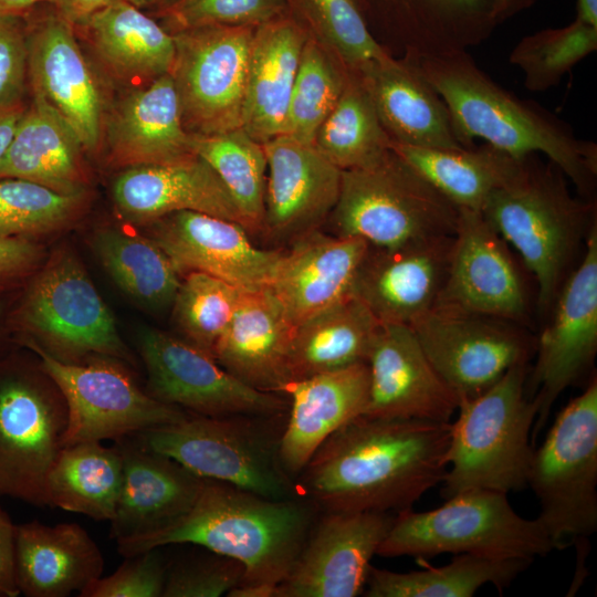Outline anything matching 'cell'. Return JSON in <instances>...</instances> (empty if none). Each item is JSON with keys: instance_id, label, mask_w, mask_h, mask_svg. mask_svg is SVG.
<instances>
[{"instance_id": "cell-4", "label": "cell", "mask_w": 597, "mask_h": 597, "mask_svg": "<svg viewBox=\"0 0 597 597\" xmlns=\"http://www.w3.org/2000/svg\"><path fill=\"white\" fill-rule=\"evenodd\" d=\"M567 180L552 161L528 155L521 171L481 209L534 275L542 313L552 312L566 270L596 221L595 202L575 197Z\"/></svg>"}, {"instance_id": "cell-55", "label": "cell", "mask_w": 597, "mask_h": 597, "mask_svg": "<svg viewBox=\"0 0 597 597\" xmlns=\"http://www.w3.org/2000/svg\"><path fill=\"white\" fill-rule=\"evenodd\" d=\"M24 109L21 103L0 109V163L12 142Z\"/></svg>"}, {"instance_id": "cell-56", "label": "cell", "mask_w": 597, "mask_h": 597, "mask_svg": "<svg viewBox=\"0 0 597 597\" xmlns=\"http://www.w3.org/2000/svg\"><path fill=\"white\" fill-rule=\"evenodd\" d=\"M537 0H494V10L498 24L530 9Z\"/></svg>"}, {"instance_id": "cell-24", "label": "cell", "mask_w": 597, "mask_h": 597, "mask_svg": "<svg viewBox=\"0 0 597 597\" xmlns=\"http://www.w3.org/2000/svg\"><path fill=\"white\" fill-rule=\"evenodd\" d=\"M453 234L394 249L369 245L353 296L380 324L410 326L436 305L447 276Z\"/></svg>"}, {"instance_id": "cell-25", "label": "cell", "mask_w": 597, "mask_h": 597, "mask_svg": "<svg viewBox=\"0 0 597 597\" xmlns=\"http://www.w3.org/2000/svg\"><path fill=\"white\" fill-rule=\"evenodd\" d=\"M391 142L399 145L460 149L450 111L413 56H387L356 72Z\"/></svg>"}, {"instance_id": "cell-12", "label": "cell", "mask_w": 597, "mask_h": 597, "mask_svg": "<svg viewBox=\"0 0 597 597\" xmlns=\"http://www.w3.org/2000/svg\"><path fill=\"white\" fill-rule=\"evenodd\" d=\"M40 360L67 407L64 447L121 440L178 422L190 413L142 390L121 359L94 355L81 363L56 359L31 341H20Z\"/></svg>"}, {"instance_id": "cell-52", "label": "cell", "mask_w": 597, "mask_h": 597, "mask_svg": "<svg viewBox=\"0 0 597 597\" xmlns=\"http://www.w3.org/2000/svg\"><path fill=\"white\" fill-rule=\"evenodd\" d=\"M42 259L43 250L33 239L0 235V295L28 281Z\"/></svg>"}, {"instance_id": "cell-16", "label": "cell", "mask_w": 597, "mask_h": 597, "mask_svg": "<svg viewBox=\"0 0 597 597\" xmlns=\"http://www.w3.org/2000/svg\"><path fill=\"white\" fill-rule=\"evenodd\" d=\"M553 317L538 338L530 376L537 406L533 434L543 428L553 404L591 366L597 350V222L591 226L579 265L563 283Z\"/></svg>"}, {"instance_id": "cell-15", "label": "cell", "mask_w": 597, "mask_h": 597, "mask_svg": "<svg viewBox=\"0 0 597 597\" xmlns=\"http://www.w3.org/2000/svg\"><path fill=\"white\" fill-rule=\"evenodd\" d=\"M139 352L148 375L147 394L192 415H277L289 400L258 390L227 371L218 362L186 341L146 328Z\"/></svg>"}, {"instance_id": "cell-58", "label": "cell", "mask_w": 597, "mask_h": 597, "mask_svg": "<svg viewBox=\"0 0 597 597\" xmlns=\"http://www.w3.org/2000/svg\"><path fill=\"white\" fill-rule=\"evenodd\" d=\"M275 586H259L241 584L231 589L228 597H275Z\"/></svg>"}, {"instance_id": "cell-51", "label": "cell", "mask_w": 597, "mask_h": 597, "mask_svg": "<svg viewBox=\"0 0 597 597\" xmlns=\"http://www.w3.org/2000/svg\"><path fill=\"white\" fill-rule=\"evenodd\" d=\"M27 81V27L21 17H0V109L21 103Z\"/></svg>"}, {"instance_id": "cell-32", "label": "cell", "mask_w": 597, "mask_h": 597, "mask_svg": "<svg viewBox=\"0 0 597 597\" xmlns=\"http://www.w3.org/2000/svg\"><path fill=\"white\" fill-rule=\"evenodd\" d=\"M307 38L308 32L290 11L254 29L241 127L261 144L285 133Z\"/></svg>"}, {"instance_id": "cell-37", "label": "cell", "mask_w": 597, "mask_h": 597, "mask_svg": "<svg viewBox=\"0 0 597 597\" xmlns=\"http://www.w3.org/2000/svg\"><path fill=\"white\" fill-rule=\"evenodd\" d=\"M391 149L419 171L458 208L481 211L495 190L522 169L516 158L490 145L460 149H436L391 144Z\"/></svg>"}, {"instance_id": "cell-28", "label": "cell", "mask_w": 597, "mask_h": 597, "mask_svg": "<svg viewBox=\"0 0 597 597\" xmlns=\"http://www.w3.org/2000/svg\"><path fill=\"white\" fill-rule=\"evenodd\" d=\"M103 137L111 163L124 169L196 155L169 73L126 92L105 113Z\"/></svg>"}, {"instance_id": "cell-59", "label": "cell", "mask_w": 597, "mask_h": 597, "mask_svg": "<svg viewBox=\"0 0 597 597\" xmlns=\"http://www.w3.org/2000/svg\"><path fill=\"white\" fill-rule=\"evenodd\" d=\"M576 18L597 27V0H576Z\"/></svg>"}, {"instance_id": "cell-23", "label": "cell", "mask_w": 597, "mask_h": 597, "mask_svg": "<svg viewBox=\"0 0 597 597\" xmlns=\"http://www.w3.org/2000/svg\"><path fill=\"white\" fill-rule=\"evenodd\" d=\"M263 147L268 172L262 232L292 243L328 219L338 199L342 170L313 144L289 135L276 136Z\"/></svg>"}, {"instance_id": "cell-31", "label": "cell", "mask_w": 597, "mask_h": 597, "mask_svg": "<svg viewBox=\"0 0 597 597\" xmlns=\"http://www.w3.org/2000/svg\"><path fill=\"white\" fill-rule=\"evenodd\" d=\"M294 328L269 286L241 291L214 359L242 383L261 391L282 394L289 384Z\"/></svg>"}, {"instance_id": "cell-19", "label": "cell", "mask_w": 597, "mask_h": 597, "mask_svg": "<svg viewBox=\"0 0 597 597\" xmlns=\"http://www.w3.org/2000/svg\"><path fill=\"white\" fill-rule=\"evenodd\" d=\"M150 224V237L179 274L202 272L241 291L269 286L283 252L255 247L239 222L178 211Z\"/></svg>"}, {"instance_id": "cell-9", "label": "cell", "mask_w": 597, "mask_h": 597, "mask_svg": "<svg viewBox=\"0 0 597 597\" xmlns=\"http://www.w3.org/2000/svg\"><path fill=\"white\" fill-rule=\"evenodd\" d=\"M15 342L31 341L59 360L94 355L132 362L114 318L77 259L59 251L27 283L8 317Z\"/></svg>"}, {"instance_id": "cell-39", "label": "cell", "mask_w": 597, "mask_h": 597, "mask_svg": "<svg viewBox=\"0 0 597 597\" xmlns=\"http://www.w3.org/2000/svg\"><path fill=\"white\" fill-rule=\"evenodd\" d=\"M532 559L455 554L447 565L397 573L370 567L363 595L367 597H471L492 584L502 589Z\"/></svg>"}, {"instance_id": "cell-7", "label": "cell", "mask_w": 597, "mask_h": 597, "mask_svg": "<svg viewBox=\"0 0 597 597\" xmlns=\"http://www.w3.org/2000/svg\"><path fill=\"white\" fill-rule=\"evenodd\" d=\"M459 208L392 149L375 166L342 170L333 234L394 249L452 235Z\"/></svg>"}, {"instance_id": "cell-50", "label": "cell", "mask_w": 597, "mask_h": 597, "mask_svg": "<svg viewBox=\"0 0 597 597\" xmlns=\"http://www.w3.org/2000/svg\"><path fill=\"white\" fill-rule=\"evenodd\" d=\"M167 564L158 548L125 557L117 569L101 576L80 597H163Z\"/></svg>"}, {"instance_id": "cell-40", "label": "cell", "mask_w": 597, "mask_h": 597, "mask_svg": "<svg viewBox=\"0 0 597 597\" xmlns=\"http://www.w3.org/2000/svg\"><path fill=\"white\" fill-rule=\"evenodd\" d=\"M391 144L367 90L350 71L313 145L337 168L349 170L377 165L391 151Z\"/></svg>"}, {"instance_id": "cell-5", "label": "cell", "mask_w": 597, "mask_h": 597, "mask_svg": "<svg viewBox=\"0 0 597 597\" xmlns=\"http://www.w3.org/2000/svg\"><path fill=\"white\" fill-rule=\"evenodd\" d=\"M527 373V364L517 365L478 396L460 399L442 481L446 500L471 490L507 494L527 486L537 416L525 394Z\"/></svg>"}, {"instance_id": "cell-2", "label": "cell", "mask_w": 597, "mask_h": 597, "mask_svg": "<svg viewBox=\"0 0 597 597\" xmlns=\"http://www.w3.org/2000/svg\"><path fill=\"white\" fill-rule=\"evenodd\" d=\"M317 511L305 498L268 499L205 479L186 514L156 531L115 542L124 557L174 544L198 545L239 561L245 569L242 584L277 587L294 566Z\"/></svg>"}, {"instance_id": "cell-34", "label": "cell", "mask_w": 597, "mask_h": 597, "mask_svg": "<svg viewBox=\"0 0 597 597\" xmlns=\"http://www.w3.org/2000/svg\"><path fill=\"white\" fill-rule=\"evenodd\" d=\"M32 96L0 163V179H25L66 195L86 192L78 136L42 96Z\"/></svg>"}, {"instance_id": "cell-54", "label": "cell", "mask_w": 597, "mask_h": 597, "mask_svg": "<svg viewBox=\"0 0 597 597\" xmlns=\"http://www.w3.org/2000/svg\"><path fill=\"white\" fill-rule=\"evenodd\" d=\"M53 11L72 24L74 28L82 25L96 12L109 7L119 0H44Z\"/></svg>"}, {"instance_id": "cell-13", "label": "cell", "mask_w": 597, "mask_h": 597, "mask_svg": "<svg viewBox=\"0 0 597 597\" xmlns=\"http://www.w3.org/2000/svg\"><path fill=\"white\" fill-rule=\"evenodd\" d=\"M254 29L208 25L171 33L169 74L190 134L217 135L242 126Z\"/></svg>"}, {"instance_id": "cell-41", "label": "cell", "mask_w": 597, "mask_h": 597, "mask_svg": "<svg viewBox=\"0 0 597 597\" xmlns=\"http://www.w3.org/2000/svg\"><path fill=\"white\" fill-rule=\"evenodd\" d=\"M93 244L104 268L129 296L154 310L171 306L180 274L151 238L104 229Z\"/></svg>"}, {"instance_id": "cell-20", "label": "cell", "mask_w": 597, "mask_h": 597, "mask_svg": "<svg viewBox=\"0 0 597 597\" xmlns=\"http://www.w3.org/2000/svg\"><path fill=\"white\" fill-rule=\"evenodd\" d=\"M74 29L54 11L27 28L28 82L93 153L103 138L105 102Z\"/></svg>"}, {"instance_id": "cell-29", "label": "cell", "mask_w": 597, "mask_h": 597, "mask_svg": "<svg viewBox=\"0 0 597 597\" xmlns=\"http://www.w3.org/2000/svg\"><path fill=\"white\" fill-rule=\"evenodd\" d=\"M113 199L119 213L134 222L150 223L167 214L190 210L244 227L227 188L198 155L125 168L114 181Z\"/></svg>"}, {"instance_id": "cell-3", "label": "cell", "mask_w": 597, "mask_h": 597, "mask_svg": "<svg viewBox=\"0 0 597 597\" xmlns=\"http://www.w3.org/2000/svg\"><path fill=\"white\" fill-rule=\"evenodd\" d=\"M447 104L464 147L482 138L513 157L544 155L589 197L597 177V145L540 104L516 96L484 73L468 51L416 57Z\"/></svg>"}, {"instance_id": "cell-60", "label": "cell", "mask_w": 597, "mask_h": 597, "mask_svg": "<svg viewBox=\"0 0 597 597\" xmlns=\"http://www.w3.org/2000/svg\"><path fill=\"white\" fill-rule=\"evenodd\" d=\"M127 1L139 9L155 8V7H159L161 9L172 3L176 0H127Z\"/></svg>"}, {"instance_id": "cell-26", "label": "cell", "mask_w": 597, "mask_h": 597, "mask_svg": "<svg viewBox=\"0 0 597 597\" xmlns=\"http://www.w3.org/2000/svg\"><path fill=\"white\" fill-rule=\"evenodd\" d=\"M369 244L356 237L302 235L283 252L269 285L290 322L297 326L353 295Z\"/></svg>"}, {"instance_id": "cell-8", "label": "cell", "mask_w": 597, "mask_h": 597, "mask_svg": "<svg viewBox=\"0 0 597 597\" xmlns=\"http://www.w3.org/2000/svg\"><path fill=\"white\" fill-rule=\"evenodd\" d=\"M506 495L471 490L430 511L397 513L377 555L425 559L452 553L533 559L556 548L537 517L517 514Z\"/></svg>"}, {"instance_id": "cell-33", "label": "cell", "mask_w": 597, "mask_h": 597, "mask_svg": "<svg viewBox=\"0 0 597 597\" xmlns=\"http://www.w3.org/2000/svg\"><path fill=\"white\" fill-rule=\"evenodd\" d=\"M103 554L76 523L17 525L15 582L27 597H66L103 575Z\"/></svg>"}, {"instance_id": "cell-46", "label": "cell", "mask_w": 597, "mask_h": 597, "mask_svg": "<svg viewBox=\"0 0 597 597\" xmlns=\"http://www.w3.org/2000/svg\"><path fill=\"white\" fill-rule=\"evenodd\" d=\"M241 290L202 272H189L175 295L172 317L184 341L214 358Z\"/></svg>"}, {"instance_id": "cell-11", "label": "cell", "mask_w": 597, "mask_h": 597, "mask_svg": "<svg viewBox=\"0 0 597 597\" xmlns=\"http://www.w3.org/2000/svg\"><path fill=\"white\" fill-rule=\"evenodd\" d=\"M66 428L65 400L39 358L0 357V496L48 506L45 483Z\"/></svg>"}, {"instance_id": "cell-45", "label": "cell", "mask_w": 597, "mask_h": 597, "mask_svg": "<svg viewBox=\"0 0 597 597\" xmlns=\"http://www.w3.org/2000/svg\"><path fill=\"white\" fill-rule=\"evenodd\" d=\"M596 50L597 27L575 18L565 27L525 35L512 49L509 60L523 72L528 91L545 92Z\"/></svg>"}, {"instance_id": "cell-49", "label": "cell", "mask_w": 597, "mask_h": 597, "mask_svg": "<svg viewBox=\"0 0 597 597\" xmlns=\"http://www.w3.org/2000/svg\"><path fill=\"white\" fill-rule=\"evenodd\" d=\"M244 566L209 551L167 565L163 597H219L242 584Z\"/></svg>"}, {"instance_id": "cell-42", "label": "cell", "mask_w": 597, "mask_h": 597, "mask_svg": "<svg viewBox=\"0 0 597 597\" xmlns=\"http://www.w3.org/2000/svg\"><path fill=\"white\" fill-rule=\"evenodd\" d=\"M192 147L227 188L244 228L262 231L268 172L263 144L239 127L217 135H192Z\"/></svg>"}, {"instance_id": "cell-53", "label": "cell", "mask_w": 597, "mask_h": 597, "mask_svg": "<svg viewBox=\"0 0 597 597\" xmlns=\"http://www.w3.org/2000/svg\"><path fill=\"white\" fill-rule=\"evenodd\" d=\"M17 525L0 507V597L20 595L15 582Z\"/></svg>"}, {"instance_id": "cell-36", "label": "cell", "mask_w": 597, "mask_h": 597, "mask_svg": "<svg viewBox=\"0 0 597 597\" xmlns=\"http://www.w3.org/2000/svg\"><path fill=\"white\" fill-rule=\"evenodd\" d=\"M380 323L355 296L295 326L289 354V383L367 363Z\"/></svg>"}, {"instance_id": "cell-47", "label": "cell", "mask_w": 597, "mask_h": 597, "mask_svg": "<svg viewBox=\"0 0 597 597\" xmlns=\"http://www.w3.org/2000/svg\"><path fill=\"white\" fill-rule=\"evenodd\" d=\"M86 192L66 195L20 179H0V235L30 238L60 230L84 209Z\"/></svg>"}, {"instance_id": "cell-17", "label": "cell", "mask_w": 597, "mask_h": 597, "mask_svg": "<svg viewBox=\"0 0 597 597\" xmlns=\"http://www.w3.org/2000/svg\"><path fill=\"white\" fill-rule=\"evenodd\" d=\"M433 307L517 324L527 318L521 270L481 211L459 208L447 276Z\"/></svg>"}, {"instance_id": "cell-21", "label": "cell", "mask_w": 597, "mask_h": 597, "mask_svg": "<svg viewBox=\"0 0 597 597\" xmlns=\"http://www.w3.org/2000/svg\"><path fill=\"white\" fill-rule=\"evenodd\" d=\"M377 42L395 57H426L486 41L494 0H358Z\"/></svg>"}, {"instance_id": "cell-10", "label": "cell", "mask_w": 597, "mask_h": 597, "mask_svg": "<svg viewBox=\"0 0 597 597\" xmlns=\"http://www.w3.org/2000/svg\"><path fill=\"white\" fill-rule=\"evenodd\" d=\"M527 485L538 504L537 520L556 548L597 530V380L556 416L534 450Z\"/></svg>"}, {"instance_id": "cell-30", "label": "cell", "mask_w": 597, "mask_h": 597, "mask_svg": "<svg viewBox=\"0 0 597 597\" xmlns=\"http://www.w3.org/2000/svg\"><path fill=\"white\" fill-rule=\"evenodd\" d=\"M280 458L294 479L320 446L349 420L364 413L369 396V368L357 363L289 383Z\"/></svg>"}, {"instance_id": "cell-1", "label": "cell", "mask_w": 597, "mask_h": 597, "mask_svg": "<svg viewBox=\"0 0 597 597\" xmlns=\"http://www.w3.org/2000/svg\"><path fill=\"white\" fill-rule=\"evenodd\" d=\"M451 422L360 415L332 433L296 476L325 512L400 513L442 483Z\"/></svg>"}, {"instance_id": "cell-43", "label": "cell", "mask_w": 597, "mask_h": 597, "mask_svg": "<svg viewBox=\"0 0 597 597\" xmlns=\"http://www.w3.org/2000/svg\"><path fill=\"white\" fill-rule=\"evenodd\" d=\"M350 71L308 34L293 84L284 135L313 144L341 97Z\"/></svg>"}, {"instance_id": "cell-6", "label": "cell", "mask_w": 597, "mask_h": 597, "mask_svg": "<svg viewBox=\"0 0 597 597\" xmlns=\"http://www.w3.org/2000/svg\"><path fill=\"white\" fill-rule=\"evenodd\" d=\"M287 411L277 415L185 419L138 434L147 448L166 454L202 479L220 481L263 498H302L283 468L280 444Z\"/></svg>"}, {"instance_id": "cell-61", "label": "cell", "mask_w": 597, "mask_h": 597, "mask_svg": "<svg viewBox=\"0 0 597 597\" xmlns=\"http://www.w3.org/2000/svg\"><path fill=\"white\" fill-rule=\"evenodd\" d=\"M3 317H4L3 305L0 302V357L4 356V354L1 353L2 352L1 345H2V338H3L1 323L3 321Z\"/></svg>"}, {"instance_id": "cell-14", "label": "cell", "mask_w": 597, "mask_h": 597, "mask_svg": "<svg viewBox=\"0 0 597 597\" xmlns=\"http://www.w3.org/2000/svg\"><path fill=\"white\" fill-rule=\"evenodd\" d=\"M514 324L433 307L410 327L437 373L462 399L483 392L511 368L528 364L536 343Z\"/></svg>"}, {"instance_id": "cell-38", "label": "cell", "mask_w": 597, "mask_h": 597, "mask_svg": "<svg viewBox=\"0 0 597 597\" xmlns=\"http://www.w3.org/2000/svg\"><path fill=\"white\" fill-rule=\"evenodd\" d=\"M123 479V457L115 443L101 441L65 446L52 465L46 483V505L111 522Z\"/></svg>"}, {"instance_id": "cell-27", "label": "cell", "mask_w": 597, "mask_h": 597, "mask_svg": "<svg viewBox=\"0 0 597 597\" xmlns=\"http://www.w3.org/2000/svg\"><path fill=\"white\" fill-rule=\"evenodd\" d=\"M115 442L123 457V479L109 522L111 538L118 541L156 531L192 507L205 479L147 448L136 436Z\"/></svg>"}, {"instance_id": "cell-57", "label": "cell", "mask_w": 597, "mask_h": 597, "mask_svg": "<svg viewBox=\"0 0 597 597\" xmlns=\"http://www.w3.org/2000/svg\"><path fill=\"white\" fill-rule=\"evenodd\" d=\"M44 0H0V17H23Z\"/></svg>"}, {"instance_id": "cell-18", "label": "cell", "mask_w": 597, "mask_h": 597, "mask_svg": "<svg viewBox=\"0 0 597 597\" xmlns=\"http://www.w3.org/2000/svg\"><path fill=\"white\" fill-rule=\"evenodd\" d=\"M396 514L325 512L314 522L275 597H355Z\"/></svg>"}, {"instance_id": "cell-44", "label": "cell", "mask_w": 597, "mask_h": 597, "mask_svg": "<svg viewBox=\"0 0 597 597\" xmlns=\"http://www.w3.org/2000/svg\"><path fill=\"white\" fill-rule=\"evenodd\" d=\"M290 13L349 71L390 54L371 34L358 0H286Z\"/></svg>"}, {"instance_id": "cell-48", "label": "cell", "mask_w": 597, "mask_h": 597, "mask_svg": "<svg viewBox=\"0 0 597 597\" xmlns=\"http://www.w3.org/2000/svg\"><path fill=\"white\" fill-rule=\"evenodd\" d=\"M287 12L286 0H176L159 10L170 33L208 25L256 28Z\"/></svg>"}, {"instance_id": "cell-22", "label": "cell", "mask_w": 597, "mask_h": 597, "mask_svg": "<svg viewBox=\"0 0 597 597\" xmlns=\"http://www.w3.org/2000/svg\"><path fill=\"white\" fill-rule=\"evenodd\" d=\"M367 365V417L450 422L459 407L408 325L380 324Z\"/></svg>"}, {"instance_id": "cell-35", "label": "cell", "mask_w": 597, "mask_h": 597, "mask_svg": "<svg viewBox=\"0 0 597 597\" xmlns=\"http://www.w3.org/2000/svg\"><path fill=\"white\" fill-rule=\"evenodd\" d=\"M80 28L117 80L144 85L170 73L175 60L172 34L127 0L96 12Z\"/></svg>"}]
</instances>
